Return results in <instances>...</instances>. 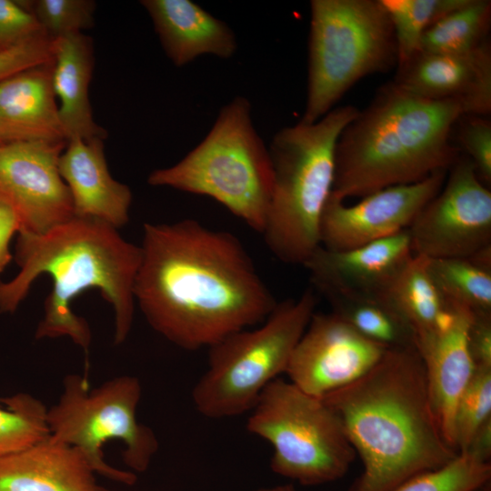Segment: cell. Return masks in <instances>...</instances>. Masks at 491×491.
<instances>
[{
  "mask_svg": "<svg viewBox=\"0 0 491 491\" xmlns=\"http://www.w3.org/2000/svg\"><path fill=\"white\" fill-rule=\"evenodd\" d=\"M141 394L139 380L131 376L112 378L92 390L85 376H66L60 398L46 411L50 436L79 449L95 474L131 486L135 474L111 466L102 450L109 440H121L125 464L137 473L148 468L159 443L136 418Z\"/></svg>",
  "mask_w": 491,
  "mask_h": 491,
  "instance_id": "9",
  "label": "cell"
},
{
  "mask_svg": "<svg viewBox=\"0 0 491 491\" xmlns=\"http://www.w3.org/2000/svg\"><path fill=\"white\" fill-rule=\"evenodd\" d=\"M46 411L40 400L28 394L0 397V456L48 437Z\"/></svg>",
  "mask_w": 491,
  "mask_h": 491,
  "instance_id": "28",
  "label": "cell"
},
{
  "mask_svg": "<svg viewBox=\"0 0 491 491\" xmlns=\"http://www.w3.org/2000/svg\"><path fill=\"white\" fill-rule=\"evenodd\" d=\"M331 312L366 338L387 349L415 346L409 325L384 296L331 295Z\"/></svg>",
  "mask_w": 491,
  "mask_h": 491,
  "instance_id": "24",
  "label": "cell"
},
{
  "mask_svg": "<svg viewBox=\"0 0 491 491\" xmlns=\"http://www.w3.org/2000/svg\"><path fill=\"white\" fill-rule=\"evenodd\" d=\"M468 2L469 0H380L395 33L396 68L420 52L422 37L433 25Z\"/></svg>",
  "mask_w": 491,
  "mask_h": 491,
  "instance_id": "27",
  "label": "cell"
},
{
  "mask_svg": "<svg viewBox=\"0 0 491 491\" xmlns=\"http://www.w3.org/2000/svg\"><path fill=\"white\" fill-rule=\"evenodd\" d=\"M491 418V368H476L460 396L454 418V445L466 450L476 430Z\"/></svg>",
  "mask_w": 491,
  "mask_h": 491,
  "instance_id": "30",
  "label": "cell"
},
{
  "mask_svg": "<svg viewBox=\"0 0 491 491\" xmlns=\"http://www.w3.org/2000/svg\"><path fill=\"white\" fill-rule=\"evenodd\" d=\"M428 270L444 301L473 315L491 314V274L467 258H428Z\"/></svg>",
  "mask_w": 491,
  "mask_h": 491,
  "instance_id": "26",
  "label": "cell"
},
{
  "mask_svg": "<svg viewBox=\"0 0 491 491\" xmlns=\"http://www.w3.org/2000/svg\"><path fill=\"white\" fill-rule=\"evenodd\" d=\"M167 57L184 66L197 57L211 55L230 58L237 44L234 32L190 0H143Z\"/></svg>",
  "mask_w": 491,
  "mask_h": 491,
  "instance_id": "21",
  "label": "cell"
},
{
  "mask_svg": "<svg viewBox=\"0 0 491 491\" xmlns=\"http://www.w3.org/2000/svg\"><path fill=\"white\" fill-rule=\"evenodd\" d=\"M104 140H68L58 168L70 192L75 216L96 219L118 229L129 221L132 193L110 175Z\"/></svg>",
  "mask_w": 491,
  "mask_h": 491,
  "instance_id": "18",
  "label": "cell"
},
{
  "mask_svg": "<svg viewBox=\"0 0 491 491\" xmlns=\"http://www.w3.org/2000/svg\"><path fill=\"white\" fill-rule=\"evenodd\" d=\"M323 400L363 465L349 491H393L457 456L442 435L416 346L386 349L368 372Z\"/></svg>",
  "mask_w": 491,
  "mask_h": 491,
  "instance_id": "2",
  "label": "cell"
},
{
  "mask_svg": "<svg viewBox=\"0 0 491 491\" xmlns=\"http://www.w3.org/2000/svg\"><path fill=\"white\" fill-rule=\"evenodd\" d=\"M463 453H467L483 462H490L491 418L487 419L476 430L469 443L468 447Z\"/></svg>",
  "mask_w": 491,
  "mask_h": 491,
  "instance_id": "37",
  "label": "cell"
},
{
  "mask_svg": "<svg viewBox=\"0 0 491 491\" xmlns=\"http://www.w3.org/2000/svg\"><path fill=\"white\" fill-rule=\"evenodd\" d=\"M19 230L20 221L15 207L0 193V273L12 259L9 244L14 234Z\"/></svg>",
  "mask_w": 491,
  "mask_h": 491,
  "instance_id": "36",
  "label": "cell"
},
{
  "mask_svg": "<svg viewBox=\"0 0 491 491\" xmlns=\"http://www.w3.org/2000/svg\"><path fill=\"white\" fill-rule=\"evenodd\" d=\"M467 259L478 268L491 274V245L484 246Z\"/></svg>",
  "mask_w": 491,
  "mask_h": 491,
  "instance_id": "38",
  "label": "cell"
},
{
  "mask_svg": "<svg viewBox=\"0 0 491 491\" xmlns=\"http://www.w3.org/2000/svg\"><path fill=\"white\" fill-rule=\"evenodd\" d=\"M441 324L419 336L415 346L424 364L427 387L442 435L455 451L454 418L460 396L474 372L467 343L473 314L450 306Z\"/></svg>",
  "mask_w": 491,
  "mask_h": 491,
  "instance_id": "17",
  "label": "cell"
},
{
  "mask_svg": "<svg viewBox=\"0 0 491 491\" xmlns=\"http://www.w3.org/2000/svg\"><path fill=\"white\" fill-rule=\"evenodd\" d=\"M446 174L436 171L416 183L386 187L351 205L331 193L321 220V246L343 251L408 229L420 210L440 191Z\"/></svg>",
  "mask_w": 491,
  "mask_h": 491,
  "instance_id": "14",
  "label": "cell"
},
{
  "mask_svg": "<svg viewBox=\"0 0 491 491\" xmlns=\"http://www.w3.org/2000/svg\"><path fill=\"white\" fill-rule=\"evenodd\" d=\"M135 301L150 326L185 350L263 323L277 301L234 234L193 219L145 223Z\"/></svg>",
  "mask_w": 491,
  "mask_h": 491,
  "instance_id": "1",
  "label": "cell"
},
{
  "mask_svg": "<svg viewBox=\"0 0 491 491\" xmlns=\"http://www.w3.org/2000/svg\"><path fill=\"white\" fill-rule=\"evenodd\" d=\"M490 477V462L459 453L445 466L416 475L393 491H475Z\"/></svg>",
  "mask_w": 491,
  "mask_h": 491,
  "instance_id": "29",
  "label": "cell"
},
{
  "mask_svg": "<svg viewBox=\"0 0 491 491\" xmlns=\"http://www.w3.org/2000/svg\"><path fill=\"white\" fill-rule=\"evenodd\" d=\"M467 115L453 101L415 95L387 83L341 133L332 195L343 201L448 171L461 155L451 141Z\"/></svg>",
  "mask_w": 491,
  "mask_h": 491,
  "instance_id": "4",
  "label": "cell"
},
{
  "mask_svg": "<svg viewBox=\"0 0 491 491\" xmlns=\"http://www.w3.org/2000/svg\"><path fill=\"white\" fill-rule=\"evenodd\" d=\"M43 36L38 22L20 1L0 0V52Z\"/></svg>",
  "mask_w": 491,
  "mask_h": 491,
  "instance_id": "33",
  "label": "cell"
},
{
  "mask_svg": "<svg viewBox=\"0 0 491 491\" xmlns=\"http://www.w3.org/2000/svg\"><path fill=\"white\" fill-rule=\"evenodd\" d=\"M316 303L313 290L306 289L298 298L277 302L258 327L208 347L207 368L192 390L195 409L209 418L250 412L267 385L286 373Z\"/></svg>",
  "mask_w": 491,
  "mask_h": 491,
  "instance_id": "8",
  "label": "cell"
},
{
  "mask_svg": "<svg viewBox=\"0 0 491 491\" xmlns=\"http://www.w3.org/2000/svg\"><path fill=\"white\" fill-rule=\"evenodd\" d=\"M256 491H296L295 487L291 484L279 485L271 487H261Z\"/></svg>",
  "mask_w": 491,
  "mask_h": 491,
  "instance_id": "39",
  "label": "cell"
},
{
  "mask_svg": "<svg viewBox=\"0 0 491 491\" xmlns=\"http://www.w3.org/2000/svg\"><path fill=\"white\" fill-rule=\"evenodd\" d=\"M18 234L15 261L20 270L10 281L0 283V312H15L35 279L46 274L53 287L35 338L68 336L87 352L91 331L85 318L73 312L71 303L82 292L96 288L114 309V342L122 344L134 319L140 246L124 239L106 223L77 216L42 235Z\"/></svg>",
  "mask_w": 491,
  "mask_h": 491,
  "instance_id": "3",
  "label": "cell"
},
{
  "mask_svg": "<svg viewBox=\"0 0 491 491\" xmlns=\"http://www.w3.org/2000/svg\"><path fill=\"white\" fill-rule=\"evenodd\" d=\"M414 256L408 230L355 248L332 251L319 246L303 266L314 286L331 295L384 296Z\"/></svg>",
  "mask_w": 491,
  "mask_h": 491,
  "instance_id": "16",
  "label": "cell"
},
{
  "mask_svg": "<svg viewBox=\"0 0 491 491\" xmlns=\"http://www.w3.org/2000/svg\"><path fill=\"white\" fill-rule=\"evenodd\" d=\"M52 59L0 81V144L65 141L52 85Z\"/></svg>",
  "mask_w": 491,
  "mask_h": 491,
  "instance_id": "19",
  "label": "cell"
},
{
  "mask_svg": "<svg viewBox=\"0 0 491 491\" xmlns=\"http://www.w3.org/2000/svg\"><path fill=\"white\" fill-rule=\"evenodd\" d=\"M359 109L333 108L314 123L286 126L273 137L274 182L262 235L280 261L304 266L320 244L323 213L332 193L338 138Z\"/></svg>",
  "mask_w": 491,
  "mask_h": 491,
  "instance_id": "5",
  "label": "cell"
},
{
  "mask_svg": "<svg viewBox=\"0 0 491 491\" xmlns=\"http://www.w3.org/2000/svg\"><path fill=\"white\" fill-rule=\"evenodd\" d=\"M489 483L486 484L485 486L476 489L475 491H490Z\"/></svg>",
  "mask_w": 491,
  "mask_h": 491,
  "instance_id": "40",
  "label": "cell"
},
{
  "mask_svg": "<svg viewBox=\"0 0 491 491\" xmlns=\"http://www.w3.org/2000/svg\"><path fill=\"white\" fill-rule=\"evenodd\" d=\"M247 430L273 447L274 473L304 486L343 477L356 454L336 413L323 398L276 378L250 411Z\"/></svg>",
  "mask_w": 491,
  "mask_h": 491,
  "instance_id": "10",
  "label": "cell"
},
{
  "mask_svg": "<svg viewBox=\"0 0 491 491\" xmlns=\"http://www.w3.org/2000/svg\"><path fill=\"white\" fill-rule=\"evenodd\" d=\"M393 82L422 98L461 104L467 115L491 113V45L462 54L419 52L396 68Z\"/></svg>",
  "mask_w": 491,
  "mask_h": 491,
  "instance_id": "15",
  "label": "cell"
},
{
  "mask_svg": "<svg viewBox=\"0 0 491 491\" xmlns=\"http://www.w3.org/2000/svg\"><path fill=\"white\" fill-rule=\"evenodd\" d=\"M79 449L50 436L0 456V491H107Z\"/></svg>",
  "mask_w": 491,
  "mask_h": 491,
  "instance_id": "20",
  "label": "cell"
},
{
  "mask_svg": "<svg viewBox=\"0 0 491 491\" xmlns=\"http://www.w3.org/2000/svg\"><path fill=\"white\" fill-rule=\"evenodd\" d=\"M387 348L334 313H316L296 346L286 374L304 392L323 398L368 372Z\"/></svg>",
  "mask_w": 491,
  "mask_h": 491,
  "instance_id": "13",
  "label": "cell"
},
{
  "mask_svg": "<svg viewBox=\"0 0 491 491\" xmlns=\"http://www.w3.org/2000/svg\"><path fill=\"white\" fill-rule=\"evenodd\" d=\"M51 39L46 36L0 52V81L26 68L52 59Z\"/></svg>",
  "mask_w": 491,
  "mask_h": 491,
  "instance_id": "34",
  "label": "cell"
},
{
  "mask_svg": "<svg viewBox=\"0 0 491 491\" xmlns=\"http://www.w3.org/2000/svg\"><path fill=\"white\" fill-rule=\"evenodd\" d=\"M384 297L412 328L415 341L435 330L449 311L429 274L428 258L422 256H412Z\"/></svg>",
  "mask_w": 491,
  "mask_h": 491,
  "instance_id": "23",
  "label": "cell"
},
{
  "mask_svg": "<svg viewBox=\"0 0 491 491\" xmlns=\"http://www.w3.org/2000/svg\"><path fill=\"white\" fill-rule=\"evenodd\" d=\"M467 343L475 367L491 368V314L473 316Z\"/></svg>",
  "mask_w": 491,
  "mask_h": 491,
  "instance_id": "35",
  "label": "cell"
},
{
  "mask_svg": "<svg viewBox=\"0 0 491 491\" xmlns=\"http://www.w3.org/2000/svg\"><path fill=\"white\" fill-rule=\"evenodd\" d=\"M52 85L66 142L74 138L105 139L106 131L93 116L89 85L94 68L92 39L83 33L51 41Z\"/></svg>",
  "mask_w": 491,
  "mask_h": 491,
  "instance_id": "22",
  "label": "cell"
},
{
  "mask_svg": "<svg viewBox=\"0 0 491 491\" xmlns=\"http://www.w3.org/2000/svg\"><path fill=\"white\" fill-rule=\"evenodd\" d=\"M147 182L211 197L262 233L274 172L249 101L237 96L223 106L206 136L178 163L152 171Z\"/></svg>",
  "mask_w": 491,
  "mask_h": 491,
  "instance_id": "6",
  "label": "cell"
},
{
  "mask_svg": "<svg viewBox=\"0 0 491 491\" xmlns=\"http://www.w3.org/2000/svg\"><path fill=\"white\" fill-rule=\"evenodd\" d=\"M491 21L489 0H469L446 15L423 35L420 52L462 54L470 52L487 38Z\"/></svg>",
  "mask_w": 491,
  "mask_h": 491,
  "instance_id": "25",
  "label": "cell"
},
{
  "mask_svg": "<svg viewBox=\"0 0 491 491\" xmlns=\"http://www.w3.org/2000/svg\"><path fill=\"white\" fill-rule=\"evenodd\" d=\"M397 65L393 25L380 0H312L306 108L314 123L360 79Z\"/></svg>",
  "mask_w": 491,
  "mask_h": 491,
  "instance_id": "7",
  "label": "cell"
},
{
  "mask_svg": "<svg viewBox=\"0 0 491 491\" xmlns=\"http://www.w3.org/2000/svg\"><path fill=\"white\" fill-rule=\"evenodd\" d=\"M440 191L408 227L414 255L467 258L491 245V192L460 155Z\"/></svg>",
  "mask_w": 491,
  "mask_h": 491,
  "instance_id": "11",
  "label": "cell"
},
{
  "mask_svg": "<svg viewBox=\"0 0 491 491\" xmlns=\"http://www.w3.org/2000/svg\"><path fill=\"white\" fill-rule=\"evenodd\" d=\"M34 15L51 40L83 33L94 25L95 3L92 0L20 1Z\"/></svg>",
  "mask_w": 491,
  "mask_h": 491,
  "instance_id": "31",
  "label": "cell"
},
{
  "mask_svg": "<svg viewBox=\"0 0 491 491\" xmlns=\"http://www.w3.org/2000/svg\"><path fill=\"white\" fill-rule=\"evenodd\" d=\"M65 145V141L0 144V193L17 213L18 233L42 235L75 216L58 168Z\"/></svg>",
  "mask_w": 491,
  "mask_h": 491,
  "instance_id": "12",
  "label": "cell"
},
{
  "mask_svg": "<svg viewBox=\"0 0 491 491\" xmlns=\"http://www.w3.org/2000/svg\"><path fill=\"white\" fill-rule=\"evenodd\" d=\"M458 149L473 164L481 182L491 185V121L487 116L463 115L456 124Z\"/></svg>",
  "mask_w": 491,
  "mask_h": 491,
  "instance_id": "32",
  "label": "cell"
}]
</instances>
